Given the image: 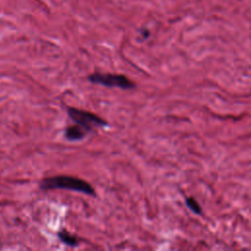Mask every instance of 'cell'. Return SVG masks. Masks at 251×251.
I'll use <instances>...</instances> for the list:
<instances>
[{"label":"cell","mask_w":251,"mask_h":251,"mask_svg":"<svg viewBox=\"0 0 251 251\" xmlns=\"http://www.w3.org/2000/svg\"><path fill=\"white\" fill-rule=\"evenodd\" d=\"M39 187L43 190L68 189L87 195H95L94 188L87 181L75 176L65 175L45 177L40 181Z\"/></svg>","instance_id":"obj_1"},{"label":"cell","mask_w":251,"mask_h":251,"mask_svg":"<svg viewBox=\"0 0 251 251\" xmlns=\"http://www.w3.org/2000/svg\"><path fill=\"white\" fill-rule=\"evenodd\" d=\"M88 80L95 84H101L107 87H119L122 89H130L135 86L128 77L120 74L94 73L88 75Z\"/></svg>","instance_id":"obj_2"},{"label":"cell","mask_w":251,"mask_h":251,"mask_svg":"<svg viewBox=\"0 0 251 251\" xmlns=\"http://www.w3.org/2000/svg\"><path fill=\"white\" fill-rule=\"evenodd\" d=\"M68 115L75 124L83 126L87 131L91 130L93 127H103L107 126L105 120L88 111L70 107L68 108Z\"/></svg>","instance_id":"obj_3"},{"label":"cell","mask_w":251,"mask_h":251,"mask_svg":"<svg viewBox=\"0 0 251 251\" xmlns=\"http://www.w3.org/2000/svg\"><path fill=\"white\" fill-rule=\"evenodd\" d=\"M88 131L81 126L75 124L68 126L65 130V136L69 140H79L83 138Z\"/></svg>","instance_id":"obj_4"},{"label":"cell","mask_w":251,"mask_h":251,"mask_svg":"<svg viewBox=\"0 0 251 251\" xmlns=\"http://www.w3.org/2000/svg\"><path fill=\"white\" fill-rule=\"evenodd\" d=\"M59 237L60 239L65 242L66 244L68 245H71V246H75V245H77L78 244V241L76 239L75 236H73L72 234H70L68 231L66 230H62L59 232Z\"/></svg>","instance_id":"obj_5"}]
</instances>
